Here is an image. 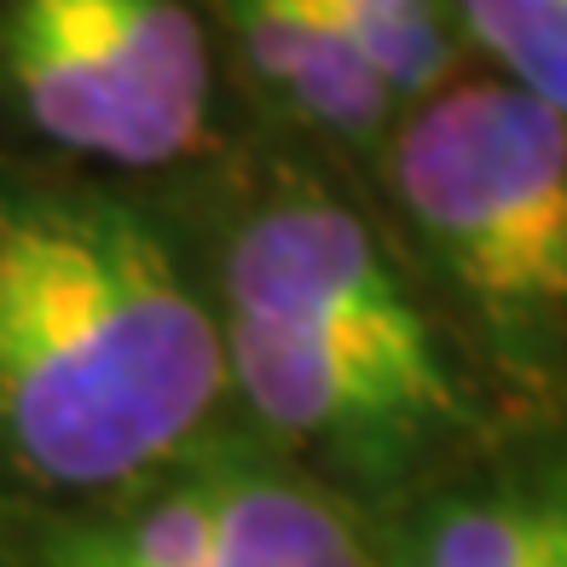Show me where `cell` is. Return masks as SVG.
<instances>
[{
	"label": "cell",
	"mask_w": 567,
	"mask_h": 567,
	"mask_svg": "<svg viewBox=\"0 0 567 567\" xmlns=\"http://www.w3.org/2000/svg\"><path fill=\"white\" fill-rule=\"evenodd\" d=\"M203 567H365L353 527L296 481H226V515Z\"/></svg>",
	"instance_id": "cell-7"
},
{
	"label": "cell",
	"mask_w": 567,
	"mask_h": 567,
	"mask_svg": "<svg viewBox=\"0 0 567 567\" xmlns=\"http://www.w3.org/2000/svg\"><path fill=\"white\" fill-rule=\"evenodd\" d=\"M567 550V470L452 504L405 567H556Z\"/></svg>",
	"instance_id": "cell-6"
},
{
	"label": "cell",
	"mask_w": 567,
	"mask_h": 567,
	"mask_svg": "<svg viewBox=\"0 0 567 567\" xmlns=\"http://www.w3.org/2000/svg\"><path fill=\"white\" fill-rule=\"evenodd\" d=\"M226 382L220 324L111 197H0V446L53 486L168 457Z\"/></svg>",
	"instance_id": "cell-1"
},
{
	"label": "cell",
	"mask_w": 567,
	"mask_h": 567,
	"mask_svg": "<svg viewBox=\"0 0 567 567\" xmlns=\"http://www.w3.org/2000/svg\"><path fill=\"white\" fill-rule=\"evenodd\" d=\"M389 186L504 359L567 365V116L515 82H457L394 127Z\"/></svg>",
	"instance_id": "cell-2"
},
{
	"label": "cell",
	"mask_w": 567,
	"mask_h": 567,
	"mask_svg": "<svg viewBox=\"0 0 567 567\" xmlns=\"http://www.w3.org/2000/svg\"><path fill=\"white\" fill-rule=\"evenodd\" d=\"M231 23L249 70L307 127L342 145H377L389 134L400 99L330 0H231Z\"/></svg>",
	"instance_id": "cell-5"
},
{
	"label": "cell",
	"mask_w": 567,
	"mask_h": 567,
	"mask_svg": "<svg viewBox=\"0 0 567 567\" xmlns=\"http://www.w3.org/2000/svg\"><path fill=\"white\" fill-rule=\"evenodd\" d=\"M226 319L278 324L337 359L429 405L452 429L463 423V394L423 307L411 301L389 249L348 203L319 192H290L261 203L226 249Z\"/></svg>",
	"instance_id": "cell-4"
},
{
	"label": "cell",
	"mask_w": 567,
	"mask_h": 567,
	"mask_svg": "<svg viewBox=\"0 0 567 567\" xmlns=\"http://www.w3.org/2000/svg\"><path fill=\"white\" fill-rule=\"evenodd\" d=\"M504 82L567 116V0H446Z\"/></svg>",
	"instance_id": "cell-8"
},
{
	"label": "cell",
	"mask_w": 567,
	"mask_h": 567,
	"mask_svg": "<svg viewBox=\"0 0 567 567\" xmlns=\"http://www.w3.org/2000/svg\"><path fill=\"white\" fill-rule=\"evenodd\" d=\"M556 567H567V550H561V561H556Z\"/></svg>",
	"instance_id": "cell-10"
},
{
	"label": "cell",
	"mask_w": 567,
	"mask_h": 567,
	"mask_svg": "<svg viewBox=\"0 0 567 567\" xmlns=\"http://www.w3.org/2000/svg\"><path fill=\"white\" fill-rule=\"evenodd\" d=\"M0 75L75 157L174 163L209 127V35L192 0H0Z\"/></svg>",
	"instance_id": "cell-3"
},
{
	"label": "cell",
	"mask_w": 567,
	"mask_h": 567,
	"mask_svg": "<svg viewBox=\"0 0 567 567\" xmlns=\"http://www.w3.org/2000/svg\"><path fill=\"white\" fill-rule=\"evenodd\" d=\"M394 99H429L452 82V23L441 0H330Z\"/></svg>",
	"instance_id": "cell-9"
}]
</instances>
